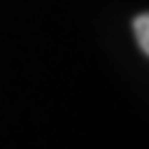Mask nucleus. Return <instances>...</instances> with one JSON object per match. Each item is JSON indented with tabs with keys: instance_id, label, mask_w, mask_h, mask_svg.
Segmentation results:
<instances>
[{
	"instance_id": "nucleus-1",
	"label": "nucleus",
	"mask_w": 149,
	"mask_h": 149,
	"mask_svg": "<svg viewBox=\"0 0 149 149\" xmlns=\"http://www.w3.org/2000/svg\"><path fill=\"white\" fill-rule=\"evenodd\" d=\"M134 37H137V45L142 47V52H149V17H147V13L134 17Z\"/></svg>"
}]
</instances>
